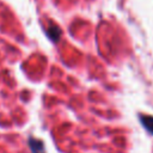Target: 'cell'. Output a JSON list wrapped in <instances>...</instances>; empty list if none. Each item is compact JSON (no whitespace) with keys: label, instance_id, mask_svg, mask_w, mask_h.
<instances>
[{"label":"cell","instance_id":"7a4b0ae2","mask_svg":"<svg viewBox=\"0 0 153 153\" xmlns=\"http://www.w3.org/2000/svg\"><path fill=\"white\" fill-rule=\"evenodd\" d=\"M139 120H140L142 127L148 133H151L153 135V116L152 115H143V114H141L139 116Z\"/></svg>","mask_w":153,"mask_h":153},{"label":"cell","instance_id":"6da1fadb","mask_svg":"<svg viewBox=\"0 0 153 153\" xmlns=\"http://www.w3.org/2000/svg\"><path fill=\"white\" fill-rule=\"evenodd\" d=\"M27 145L31 149L32 153H45V147L44 142L35 136H29L27 139Z\"/></svg>","mask_w":153,"mask_h":153},{"label":"cell","instance_id":"3957f363","mask_svg":"<svg viewBox=\"0 0 153 153\" xmlns=\"http://www.w3.org/2000/svg\"><path fill=\"white\" fill-rule=\"evenodd\" d=\"M45 32H47V36L53 42H57L60 36H61V29L57 25H55V24H50V26L45 30Z\"/></svg>","mask_w":153,"mask_h":153}]
</instances>
